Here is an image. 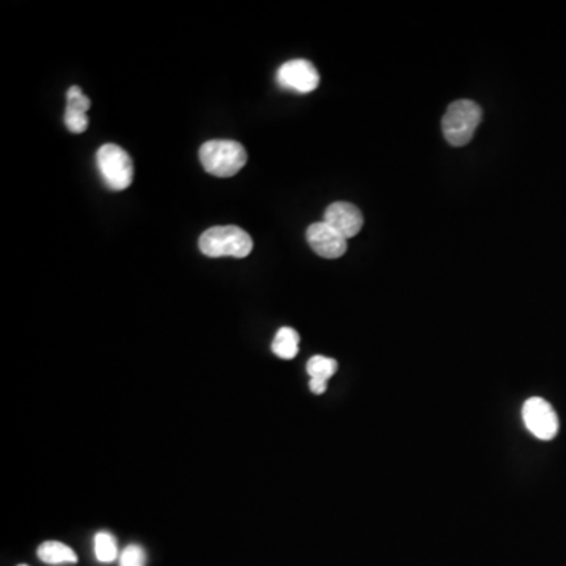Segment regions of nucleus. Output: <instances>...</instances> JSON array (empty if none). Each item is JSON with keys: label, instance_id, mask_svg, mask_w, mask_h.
Returning <instances> with one entry per match:
<instances>
[{"label": "nucleus", "instance_id": "obj_16", "mask_svg": "<svg viewBox=\"0 0 566 566\" xmlns=\"http://www.w3.org/2000/svg\"><path fill=\"white\" fill-rule=\"evenodd\" d=\"M18 566H27V565H18Z\"/></svg>", "mask_w": 566, "mask_h": 566}, {"label": "nucleus", "instance_id": "obj_6", "mask_svg": "<svg viewBox=\"0 0 566 566\" xmlns=\"http://www.w3.org/2000/svg\"><path fill=\"white\" fill-rule=\"evenodd\" d=\"M307 241L315 254L327 260L340 258L348 249V240L325 221L317 222L307 228Z\"/></svg>", "mask_w": 566, "mask_h": 566}, {"label": "nucleus", "instance_id": "obj_3", "mask_svg": "<svg viewBox=\"0 0 566 566\" xmlns=\"http://www.w3.org/2000/svg\"><path fill=\"white\" fill-rule=\"evenodd\" d=\"M482 122L480 106L470 99H460L449 106L443 118L445 140L453 147L468 145Z\"/></svg>", "mask_w": 566, "mask_h": 566}, {"label": "nucleus", "instance_id": "obj_13", "mask_svg": "<svg viewBox=\"0 0 566 566\" xmlns=\"http://www.w3.org/2000/svg\"><path fill=\"white\" fill-rule=\"evenodd\" d=\"M337 360L335 359L325 358V356H313L307 362V373L310 379H323L329 381L337 373Z\"/></svg>", "mask_w": 566, "mask_h": 566}, {"label": "nucleus", "instance_id": "obj_8", "mask_svg": "<svg viewBox=\"0 0 566 566\" xmlns=\"http://www.w3.org/2000/svg\"><path fill=\"white\" fill-rule=\"evenodd\" d=\"M323 221L327 225H331L335 232H339L346 240L356 236L364 227V215L352 203L337 202L329 205L325 209Z\"/></svg>", "mask_w": 566, "mask_h": 566}, {"label": "nucleus", "instance_id": "obj_14", "mask_svg": "<svg viewBox=\"0 0 566 566\" xmlns=\"http://www.w3.org/2000/svg\"><path fill=\"white\" fill-rule=\"evenodd\" d=\"M118 566H147V553L144 547L139 545L124 547L118 557Z\"/></svg>", "mask_w": 566, "mask_h": 566}, {"label": "nucleus", "instance_id": "obj_10", "mask_svg": "<svg viewBox=\"0 0 566 566\" xmlns=\"http://www.w3.org/2000/svg\"><path fill=\"white\" fill-rule=\"evenodd\" d=\"M37 555L47 565H65V563L78 562V555L72 547L66 546L60 541H45L43 545H39Z\"/></svg>", "mask_w": 566, "mask_h": 566}, {"label": "nucleus", "instance_id": "obj_15", "mask_svg": "<svg viewBox=\"0 0 566 566\" xmlns=\"http://www.w3.org/2000/svg\"><path fill=\"white\" fill-rule=\"evenodd\" d=\"M310 391L313 393H317V395H321V393H325L327 391V381H323V379H310Z\"/></svg>", "mask_w": 566, "mask_h": 566}, {"label": "nucleus", "instance_id": "obj_5", "mask_svg": "<svg viewBox=\"0 0 566 566\" xmlns=\"http://www.w3.org/2000/svg\"><path fill=\"white\" fill-rule=\"evenodd\" d=\"M522 420L536 439L551 441L559 431V417L553 406L540 397L528 398L522 406Z\"/></svg>", "mask_w": 566, "mask_h": 566}, {"label": "nucleus", "instance_id": "obj_11", "mask_svg": "<svg viewBox=\"0 0 566 566\" xmlns=\"http://www.w3.org/2000/svg\"><path fill=\"white\" fill-rule=\"evenodd\" d=\"M271 348L277 358L291 360L300 352V334L291 327H282L275 334Z\"/></svg>", "mask_w": 566, "mask_h": 566}, {"label": "nucleus", "instance_id": "obj_9", "mask_svg": "<svg viewBox=\"0 0 566 566\" xmlns=\"http://www.w3.org/2000/svg\"><path fill=\"white\" fill-rule=\"evenodd\" d=\"M68 106L65 111V124L74 134H82L89 128L87 112L90 109V99L85 97L79 87H72L66 93Z\"/></svg>", "mask_w": 566, "mask_h": 566}, {"label": "nucleus", "instance_id": "obj_4", "mask_svg": "<svg viewBox=\"0 0 566 566\" xmlns=\"http://www.w3.org/2000/svg\"><path fill=\"white\" fill-rule=\"evenodd\" d=\"M99 172L114 190H124L134 180V165L130 155L115 144H106L97 153Z\"/></svg>", "mask_w": 566, "mask_h": 566}, {"label": "nucleus", "instance_id": "obj_2", "mask_svg": "<svg viewBox=\"0 0 566 566\" xmlns=\"http://www.w3.org/2000/svg\"><path fill=\"white\" fill-rule=\"evenodd\" d=\"M203 169L219 178L236 175L248 164V151L233 140H209L200 148Z\"/></svg>", "mask_w": 566, "mask_h": 566}, {"label": "nucleus", "instance_id": "obj_7", "mask_svg": "<svg viewBox=\"0 0 566 566\" xmlns=\"http://www.w3.org/2000/svg\"><path fill=\"white\" fill-rule=\"evenodd\" d=\"M277 80L282 87L300 93H310L319 85V74L317 68L308 60H290L280 66Z\"/></svg>", "mask_w": 566, "mask_h": 566}, {"label": "nucleus", "instance_id": "obj_12", "mask_svg": "<svg viewBox=\"0 0 566 566\" xmlns=\"http://www.w3.org/2000/svg\"><path fill=\"white\" fill-rule=\"evenodd\" d=\"M93 546H95V557L99 563H112L120 557L117 540L109 532H98L95 535Z\"/></svg>", "mask_w": 566, "mask_h": 566}, {"label": "nucleus", "instance_id": "obj_1", "mask_svg": "<svg viewBox=\"0 0 566 566\" xmlns=\"http://www.w3.org/2000/svg\"><path fill=\"white\" fill-rule=\"evenodd\" d=\"M199 248L203 255L211 258L221 257H233V258H246L252 249L254 241L248 232L236 225L208 228L203 232L199 240Z\"/></svg>", "mask_w": 566, "mask_h": 566}]
</instances>
